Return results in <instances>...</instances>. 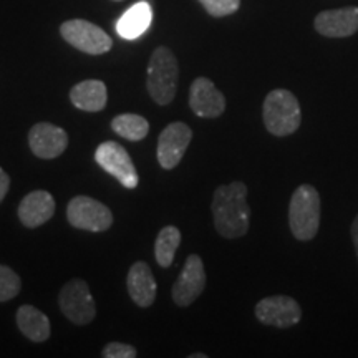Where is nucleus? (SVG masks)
<instances>
[{
	"label": "nucleus",
	"instance_id": "f03ea898",
	"mask_svg": "<svg viewBox=\"0 0 358 358\" xmlns=\"http://www.w3.org/2000/svg\"><path fill=\"white\" fill-rule=\"evenodd\" d=\"M179 65L174 53L168 47H158L151 53L148 64L146 88L151 98L161 106L174 100L178 92Z\"/></svg>",
	"mask_w": 358,
	"mask_h": 358
},
{
	"label": "nucleus",
	"instance_id": "5701e85b",
	"mask_svg": "<svg viewBox=\"0 0 358 358\" xmlns=\"http://www.w3.org/2000/svg\"><path fill=\"white\" fill-rule=\"evenodd\" d=\"M206 12L213 17H226L241 7V0H199Z\"/></svg>",
	"mask_w": 358,
	"mask_h": 358
},
{
	"label": "nucleus",
	"instance_id": "b1692460",
	"mask_svg": "<svg viewBox=\"0 0 358 358\" xmlns=\"http://www.w3.org/2000/svg\"><path fill=\"white\" fill-rule=\"evenodd\" d=\"M101 355L105 358H134L138 353L133 345H127V343L122 342H111L103 348Z\"/></svg>",
	"mask_w": 358,
	"mask_h": 358
},
{
	"label": "nucleus",
	"instance_id": "412c9836",
	"mask_svg": "<svg viewBox=\"0 0 358 358\" xmlns=\"http://www.w3.org/2000/svg\"><path fill=\"white\" fill-rule=\"evenodd\" d=\"M181 244V231L174 226H166L159 231L155 243V256L156 262L161 267H169L176 256V250Z\"/></svg>",
	"mask_w": 358,
	"mask_h": 358
},
{
	"label": "nucleus",
	"instance_id": "bb28decb",
	"mask_svg": "<svg viewBox=\"0 0 358 358\" xmlns=\"http://www.w3.org/2000/svg\"><path fill=\"white\" fill-rule=\"evenodd\" d=\"M208 355L206 353H191L189 358H206Z\"/></svg>",
	"mask_w": 358,
	"mask_h": 358
},
{
	"label": "nucleus",
	"instance_id": "f257e3e1",
	"mask_svg": "<svg viewBox=\"0 0 358 358\" xmlns=\"http://www.w3.org/2000/svg\"><path fill=\"white\" fill-rule=\"evenodd\" d=\"M213 217L216 231L226 239H237L248 234L250 226V208L248 204V186L241 181L222 185L214 191Z\"/></svg>",
	"mask_w": 358,
	"mask_h": 358
},
{
	"label": "nucleus",
	"instance_id": "4be33fe9",
	"mask_svg": "<svg viewBox=\"0 0 358 358\" xmlns=\"http://www.w3.org/2000/svg\"><path fill=\"white\" fill-rule=\"evenodd\" d=\"M22 290V280L10 267L0 264V302L15 299Z\"/></svg>",
	"mask_w": 358,
	"mask_h": 358
},
{
	"label": "nucleus",
	"instance_id": "1a4fd4ad",
	"mask_svg": "<svg viewBox=\"0 0 358 358\" xmlns=\"http://www.w3.org/2000/svg\"><path fill=\"white\" fill-rule=\"evenodd\" d=\"M256 317L264 325L289 329L302 319V308L297 301L287 295H272L262 299L256 306Z\"/></svg>",
	"mask_w": 358,
	"mask_h": 358
},
{
	"label": "nucleus",
	"instance_id": "9b49d317",
	"mask_svg": "<svg viewBox=\"0 0 358 358\" xmlns=\"http://www.w3.org/2000/svg\"><path fill=\"white\" fill-rule=\"evenodd\" d=\"M192 140V129L182 122H174L158 138V161L164 169H174L185 156Z\"/></svg>",
	"mask_w": 358,
	"mask_h": 358
},
{
	"label": "nucleus",
	"instance_id": "20e7f679",
	"mask_svg": "<svg viewBox=\"0 0 358 358\" xmlns=\"http://www.w3.org/2000/svg\"><path fill=\"white\" fill-rule=\"evenodd\" d=\"M289 226L295 239L310 241L320 226V196L310 185H302L294 191L289 204Z\"/></svg>",
	"mask_w": 358,
	"mask_h": 358
},
{
	"label": "nucleus",
	"instance_id": "dca6fc26",
	"mask_svg": "<svg viewBox=\"0 0 358 358\" xmlns=\"http://www.w3.org/2000/svg\"><path fill=\"white\" fill-rule=\"evenodd\" d=\"M127 287L131 301L136 303L138 307H151L156 299V285L155 275L151 272L150 266L146 262L138 261L129 267L128 277H127Z\"/></svg>",
	"mask_w": 358,
	"mask_h": 358
},
{
	"label": "nucleus",
	"instance_id": "aec40b11",
	"mask_svg": "<svg viewBox=\"0 0 358 358\" xmlns=\"http://www.w3.org/2000/svg\"><path fill=\"white\" fill-rule=\"evenodd\" d=\"M111 129L124 140L141 141L150 133V123L140 115L124 113L115 116L113 122H111Z\"/></svg>",
	"mask_w": 358,
	"mask_h": 358
},
{
	"label": "nucleus",
	"instance_id": "f8f14e48",
	"mask_svg": "<svg viewBox=\"0 0 358 358\" xmlns=\"http://www.w3.org/2000/svg\"><path fill=\"white\" fill-rule=\"evenodd\" d=\"M29 146L40 159H55L69 148V134L57 124L42 122L29 131Z\"/></svg>",
	"mask_w": 358,
	"mask_h": 358
},
{
	"label": "nucleus",
	"instance_id": "6e6552de",
	"mask_svg": "<svg viewBox=\"0 0 358 358\" xmlns=\"http://www.w3.org/2000/svg\"><path fill=\"white\" fill-rule=\"evenodd\" d=\"M95 161L115 179H118L127 189H134L140 182L131 156L116 141H105L96 148Z\"/></svg>",
	"mask_w": 358,
	"mask_h": 358
},
{
	"label": "nucleus",
	"instance_id": "2eb2a0df",
	"mask_svg": "<svg viewBox=\"0 0 358 358\" xmlns=\"http://www.w3.org/2000/svg\"><path fill=\"white\" fill-rule=\"evenodd\" d=\"M55 214V199L50 192L37 189L29 192L19 204V219L29 229L43 226Z\"/></svg>",
	"mask_w": 358,
	"mask_h": 358
},
{
	"label": "nucleus",
	"instance_id": "6ab92c4d",
	"mask_svg": "<svg viewBox=\"0 0 358 358\" xmlns=\"http://www.w3.org/2000/svg\"><path fill=\"white\" fill-rule=\"evenodd\" d=\"M151 19H153V10H151L150 3L138 2L123 13L122 19L116 24V32L127 40L138 38L146 32Z\"/></svg>",
	"mask_w": 358,
	"mask_h": 358
},
{
	"label": "nucleus",
	"instance_id": "7ed1b4c3",
	"mask_svg": "<svg viewBox=\"0 0 358 358\" xmlns=\"http://www.w3.org/2000/svg\"><path fill=\"white\" fill-rule=\"evenodd\" d=\"M302 111L299 100L289 90H272L264 100V124L274 136H289L301 127Z\"/></svg>",
	"mask_w": 358,
	"mask_h": 358
},
{
	"label": "nucleus",
	"instance_id": "f3484780",
	"mask_svg": "<svg viewBox=\"0 0 358 358\" xmlns=\"http://www.w3.org/2000/svg\"><path fill=\"white\" fill-rule=\"evenodd\" d=\"M70 101L78 110L88 111V113H98V111L105 110L106 103H108L106 85L101 80L80 82L70 90Z\"/></svg>",
	"mask_w": 358,
	"mask_h": 358
},
{
	"label": "nucleus",
	"instance_id": "a211bd4d",
	"mask_svg": "<svg viewBox=\"0 0 358 358\" xmlns=\"http://www.w3.org/2000/svg\"><path fill=\"white\" fill-rule=\"evenodd\" d=\"M17 327L25 335V338L35 343H42L48 340L52 332V324L42 310L34 306H22L17 310Z\"/></svg>",
	"mask_w": 358,
	"mask_h": 358
},
{
	"label": "nucleus",
	"instance_id": "393cba45",
	"mask_svg": "<svg viewBox=\"0 0 358 358\" xmlns=\"http://www.w3.org/2000/svg\"><path fill=\"white\" fill-rule=\"evenodd\" d=\"M8 189H10V176L0 168V203L6 199Z\"/></svg>",
	"mask_w": 358,
	"mask_h": 358
},
{
	"label": "nucleus",
	"instance_id": "4468645a",
	"mask_svg": "<svg viewBox=\"0 0 358 358\" xmlns=\"http://www.w3.org/2000/svg\"><path fill=\"white\" fill-rule=\"evenodd\" d=\"M315 30L324 37H350L358 30V7L320 12L315 17Z\"/></svg>",
	"mask_w": 358,
	"mask_h": 358
},
{
	"label": "nucleus",
	"instance_id": "9d476101",
	"mask_svg": "<svg viewBox=\"0 0 358 358\" xmlns=\"http://www.w3.org/2000/svg\"><path fill=\"white\" fill-rule=\"evenodd\" d=\"M206 287L204 264L198 254H191L186 259L181 274L173 285V301L179 307L191 306L203 294Z\"/></svg>",
	"mask_w": 358,
	"mask_h": 358
},
{
	"label": "nucleus",
	"instance_id": "a878e982",
	"mask_svg": "<svg viewBox=\"0 0 358 358\" xmlns=\"http://www.w3.org/2000/svg\"><path fill=\"white\" fill-rule=\"evenodd\" d=\"M352 239H353V245H355V252L358 257V216L353 219V224H352Z\"/></svg>",
	"mask_w": 358,
	"mask_h": 358
},
{
	"label": "nucleus",
	"instance_id": "39448f33",
	"mask_svg": "<svg viewBox=\"0 0 358 358\" xmlns=\"http://www.w3.org/2000/svg\"><path fill=\"white\" fill-rule=\"evenodd\" d=\"M60 35L66 43L88 55H103L113 47V40L105 30L83 19L64 22L60 27Z\"/></svg>",
	"mask_w": 358,
	"mask_h": 358
},
{
	"label": "nucleus",
	"instance_id": "cd10ccee",
	"mask_svg": "<svg viewBox=\"0 0 358 358\" xmlns=\"http://www.w3.org/2000/svg\"><path fill=\"white\" fill-rule=\"evenodd\" d=\"M113 2H123V0H113Z\"/></svg>",
	"mask_w": 358,
	"mask_h": 358
},
{
	"label": "nucleus",
	"instance_id": "0eeeda50",
	"mask_svg": "<svg viewBox=\"0 0 358 358\" xmlns=\"http://www.w3.org/2000/svg\"><path fill=\"white\" fill-rule=\"evenodd\" d=\"M66 219L77 229L103 232L108 231L113 224V213L108 206L100 201L88 198V196H77L69 203Z\"/></svg>",
	"mask_w": 358,
	"mask_h": 358
},
{
	"label": "nucleus",
	"instance_id": "ddd939ff",
	"mask_svg": "<svg viewBox=\"0 0 358 358\" xmlns=\"http://www.w3.org/2000/svg\"><path fill=\"white\" fill-rule=\"evenodd\" d=\"M189 106L201 118H217L226 110V98L211 80L199 77L189 88Z\"/></svg>",
	"mask_w": 358,
	"mask_h": 358
},
{
	"label": "nucleus",
	"instance_id": "423d86ee",
	"mask_svg": "<svg viewBox=\"0 0 358 358\" xmlns=\"http://www.w3.org/2000/svg\"><path fill=\"white\" fill-rule=\"evenodd\" d=\"M58 306L64 315L75 325H88L95 320V299L83 279H73L62 287Z\"/></svg>",
	"mask_w": 358,
	"mask_h": 358
}]
</instances>
